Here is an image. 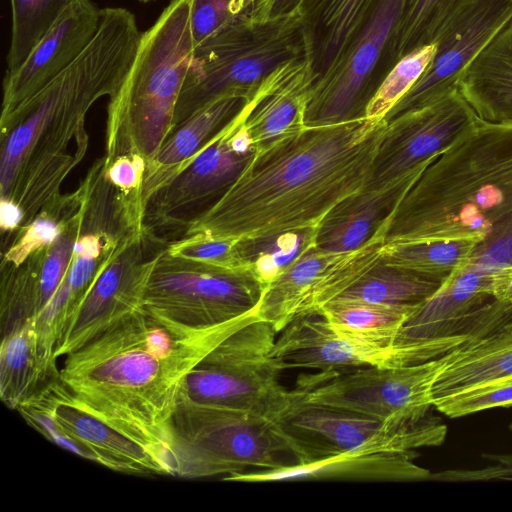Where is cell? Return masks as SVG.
I'll return each instance as SVG.
<instances>
[{"instance_id":"6da1fadb","label":"cell","mask_w":512,"mask_h":512,"mask_svg":"<svg viewBox=\"0 0 512 512\" xmlns=\"http://www.w3.org/2000/svg\"><path fill=\"white\" fill-rule=\"evenodd\" d=\"M239 327H190L136 307L65 355V398L177 476L173 415L183 378Z\"/></svg>"},{"instance_id":"7a4b0ae2","label":"cell","mask_w":512,"mask_h":512,"mask_svg":"<svg viewBox=\"0 0 512 512\" xmlns=\"http://www.w3.org/2000/svg\"><path fill=\"white\" fill-rule=\"evenodd\" d=\"M386 125L363 117L276 139L255 152L193 232L266 241L314 230L334 206L366 186Z\"/></svg>"},{"instance_id":"3957f363","label":"cell","mask_w":512,"mask_h":512,"mask_svg":"<svg viewBox=\"0 0 512 512\" xmlns=\"http://www.w3.org/2000/svg\"><path fill=\"white\" fill-rule=\"evenodd\" d=\"M471 239L468 266L512 273V122L479 118L434 157L392 215L385 244Z\"/></svg>"},{"instance_id":"277c9868","label":"cell","mask_w":512,"mask_h":512,"mask_svg":"<svg viewBox=\"0 0 512 512\" xmlns=\"http://www.w3.org/2000/svg\"><path fill=\"white\" fill-rule=\"evenodd\" d=\"M305 57L310 59L309 44L300 13L231 24L194 47L174 125L224 96L249 101L272 72Z\"/></svg>"},{"instance_id":"5b68a950","label":"cell","mask_w":512,"mask_h":512,"mask_svg":"<svg viewBox=\"0 0 512 512\" xmlns=\"http://www.w3.org/2000/svg\"><path fill=\"white\" fill-rule=\"evenodd\" d=\"M191 0H171L155 23L142 32L122 84L111 96L113 125L138 128L143 152L154 153L174 126L176 105L195 47Z\"/></svg>"},{"instance_id":"8992f818","label":"cell","mask_w":512,"mask_h":512,"mask_svg":"<svg viewBox=\"0 0 512 512\" xmlns=\"http://www.w3.org/2000/svg\"><path fill=\"white\" fill-rule=\"evenodd\" d=\"M277 332L255 314L182 380L178 398L245 410L276 422L296 400L279 382L272 348Z\"/></svg>"},{"instance_id":"52a82bcc","label":"cell","mask_w":512,"mask_h":512,"mask_svg":"<svg viewBox=\"0 0 512 512\" xmlns=\"http://www.w3.org/2000/svg\"><path fill=\"white\" fill-rule=\"evenodd\" d=\"M177 477L273 469L289 452L271 420L245 410L178 398L173 415Z\"/></svg>"},{"instance_id":"ba28073f","label":"cell","mask_w":512,"mask_h":512,"mask_svg":"<svg viewBox=\"0 0 512 512\" xmlns=\"http://www.w3.org/2000/svg\"><path fill=\"white\" fill-rule=\"evenodd\" d=\"M495 277L466 266L406 318L387 366L439 358L512 319V306L494 294Z\"/></svg>"},{"instance_id":"9c48e42d","label":"cell","mask_w":512,"mask_h":512,"mask_svg":"<svg viewBox=\"0 0 512 512\" xmlns=\"http://www.w3.org/2000/svg\"><path fill=\"white\" fill-rule=\"evenodd\" d=\"M275 425L297 463L343 453H414L418 448L441 445L447 435L441 419L402 425L343 408L304 403L297 393Z\"/></svg>"},{"instance_id":"30bf717a","label":"cell","mask_w":512,"mask_h":512,"mask_svg":"<svg viewBox=\"0 0 512 512\" xmlns=\"http://www.w3.org/2000/svg\"><path fill=\"white\" fill-rule=\"evenodd\" d=\"M445 355L406 366H364L350 372H319L303 378L295 391L301 402L347 409L387 422L421 425L433 415L431 386Z\"/></svg>"},{"instance_id":"8fae6325","label":"cell","mask_w":512,"mask_h":512,"mask_svg":"<svg viewBox=\"0 0 512 512\" xmlns=\"http://www.w3.org/2000/svg\"><path fill=\"white\" fill-rule=\"evenodd\" d=\"M267 285L255 262L225 267L189 261L186 269L143 273L142 304L174 322L208 327L256 310Z\"/></svg>"},{"instance_id":"7c38bea8","label":"cell","mask_w":512,"mask_h":512,"mask_svg":"<svg viewBox=\"0 0 512 512\" xmlns=\"http://www.w3.org/2000/svg\"><path fill=\"white\" fill-rule=\"evenodd\" d=\"M408 0H376L357 36L336 65L315 82L305 126H325L365 117L383 80L381 68Z\"/></svg>"},{"instance_id":"4fadbf2b","label":"cell","mask_w":512,"mask_h":512,"mask_svg":"<svg viewBox=\"0 0 512 512\" xmlns=\"http://www.w3.org/2000/svg\"><path fill=\"white\" fill-rule=\"evenodd\" d=\"M385 230L362 247L331 252L309 246L266 286L256 314L280 333L295 319L319 313L361 278L381 257Z\"/></svg>"},{"instance_id":"5bb4252c","label":"cell","mask_w":512,"mask_h":512,"mask_svg":"<svg viewBox=\"0 0 512 512\" xmlns=\"http://www.w3.org/2000/svg\"><path fill=\"white\" fill-rule=\"evenodd\" d=\"M477 119L454 89L387 122L365 187L380 188L421 174L434 157Z\"/></svg>"},{"instance_id":"9a60e30c","label":"cell","mask_w":512,"mask_h":512,"mask_svg":"<svg viewBox=\"0 0 512 512\" xmlns=\"http://www.w3.org/2000/svg\"><path fill=\"white\" fill-rule=\"evenodd\" d=\"M512 18V0H460L444 23L431 63L385 116L389 122L456 89L463 69Z\"/></svg>"},{"instance_id":"2e32d148","label":"cell","mask_w":512,"mask_h":512,"mask_svg":"<svg viewBox=\"0 0 512 512\" xmlns=\"http://www.w3.org/2000/svg\"><path fill=\"white\" fill-rule=\"evenodd\" d=\"M101 9L71 0L22 65L4 78L3 117L69 67L95 37Z\"/></svg>"},{"instance_id":"e0dca14e","label":"cell","mask_w":512,"mask_h":512,"mask_svg":"<svg viewBox=\"0 0 512 512\" xmlns=\"http://www.w3.org/2000/svg\"><path fill=\"white\" fill-rule=\"evenodd\" d=\"M29 398L49 408L56 424L79 447L82 457L119 472L167 475L140 445L71 404L64 396L59 376Z\"/></svg>"},{"instance_id":"ac0fdd59","label":"cell","mask_w":512,"mask_h":512,"mask_svg":"<svg viewBox=\"0 0 512 512\" xmlns=\"http://www.w3.org/2000/svg\"><path fill=\"white\" fill-rule=\"evenodd\" d=\"M315 76L308 57L272 72L244 109V127L256 151L303 129Z\"/></svg>"},{"instance_id":"d6986e66","label":"cell","mask_w":512,"mask_h":512,"mask_svg":"<svg viewBox=\"0 0 512 512\" xmlns=\"http://www.w3.org/2000/svg\"><path fill=\"white\" fill-rule=\"evenodd\" d=\"M272 357L280 370L306 368L320 372L347 367L386 366L388 353L339 334L320 313L289 323L275 340Z\"/></svg>"},{"instance_id":"ffe728a7","label":"cell","mask_w":512,"mask_h":512,"mask_svg":"<svg viewBox=\"0 0 512 512\" xmlns=\"http://www.w3.org/2000/svg\"><path fill=\"white\" fill-rule=\"evenodd\" d=\"M416 453H343L318 460L282 465L273 469L239 472L227 481L263 483L299 480L422 481L428 469L414 463Z\"/></svg>"},{"instance_id":"44dd1931","label":"cell","mask_w":512,"mask_h":512,"mask_svg":"<svg viewBox=\"0 0 512 512\" xmlns=\"http://www.w3.org/2000/svg\"><path fill=\"white\" fill-rule=\"evenodd\" d=\"M419 175H409L380 188H363L334 206L312 230V246L331 252L362 247L381 230Z\"/></svg>"},{"instance_id":"7402d4cb","label":"cell","mask_w":512,"mask_h":512,"mask_svg":"<svg viewBox=\"0 0 512 512\" xmlns=\"http://www.w3.org/2000/svg\"><path fill=\"white\" fill-rule=\"evenodd\" d=\"M244 109L179 170L172 186L178 205L225 192L254 156L256 149L244 127Z\"/></svg>"},{"instance_id":"603a6c76","label":"cell","mask_w":512,"mask_h":512,"mask_svg":"<svg viewBox=\"0 0 512 512\" xmlns=\"http://www.w3.org/2000/svg\"><path fill=\"white\" fill-rule=\"evenodd\" d=\"M456 89L480 120L512 122V18L463 69Z\"/></svg>"},{"instance_id":"cb8c5ba5","label":"cell","mask_w":512,"mask_h":512,"mask_svg":"<svg viewBox=\"0 0 512 512\" xmlns=\"http://www.w3.org/2000/svg\"><path fill=\"white\" fill-rule=\"evenodd\" d=\"M430 397L437 399L512 376V319L490 333L445 354Z\"/></svg>"},{"instance_id":"d4e9b609","label":"cell","mask_w":512,"mask_h":512,"mask_svg":"<svg viewBox=\"0 0 512 512\" xmlns=\"http://www.w3.org/2000/svg\"><path fill=\"white\" fill-rule=\"evenodd\" d=\"M375 1L303 0L299 13L306 29L315 82L343 56Z\"/></svg>"},{"instance_id":"484cf974","label":"cell","mask_w":512,"mask_h":512,"mask_svg":"<svg viewBox=\"0 0 512 512\" xmlns=\"http://www.w3.org/2000/svg\"><path fill=\"white\" fill-rule=\"evenodd\" d=\"M417 306H392L338 297L319 313L342 336L386 351L389 357L400 328Z\"/></svg>"},{"instance_id":"4316f807","label":"cell","mask_w":512,"mask_h":512,"mask_svg":"<svg viewBox=\"0 0 512 512\" xmlns=\"http://www.w3.org/2000/svg\"><path fill=\"white\" fill-rule=\"evenodd\" d=\"M0 352V396L6 406H17L59 374L48 372L40 359L32 321L2 333Z\"/></svg>"},{"instance_id":"83f0119b","label":"cell","mask_w":512,"mask_h":512,"mask_svg":"<svg viewBox=\"0 0 512 512\" xmlns=\"http://www.w3.org/2000/svg\"><path fill=\"white\" fill-rule=\"evenodd\" d=\"M443 283L387 263L380 257L338 297L392 306H416L433 295Z\"/></svg>"},{"instance_id":"f1b7e54d","label":"cell","mask_w":512,"mask_h":512,"mask_svg":"<svg viewBox=\"0 0 512 512\" xmlns=\"http://www.w3.org/2000/svg\"><path fill=\"white\" fill-rule=\"evenodd\" d=\"M247 103L248 99L242 96H224L193 113L183 121L181 129L160 148L157 164L181 167L231 123Z\"/></svg>"},{"instance_id":"f546056e","label":"cell","mask_w":512,"mask_h":512,"mask_svg":"<svg viewBox=\"0 0 512 512\" xmlns=\"http://www.w3.org/2000/svg\"><path fill=\"white\" fill-rule=\"evenodd\" d=\"M476 245L471 239L386 243L381 258L387 263L445 282L470 263Z\"/></svg>"},{"instance_id":"4dcf8cb0","label":"cell","mask_w":512,"mask_h":512,"mask_svg":"<svg viewBox=\"0 0 512 512\" xmlns=\"http://www.w3.org/2000/svg\"><path fill=\"white\" fill-rule=\"evenodd\" d=\"M460 0H408L382 64V77L411 51L435 43Z\"/></svg>"},{"instance_id":"1f68e13d","label":"cell","mask_w":512,"mask_h":512,"mask_svg":"<svg viewBox=\"0 0 512 512\" xmlns=\"http://www.w3.org/2000/svg\"><path fill=\"white\" fill-rule=\"evenodd\" d=\"M71 0H11V43L6 73L17 70Z\"/></svg>"},{"instance_id":"d6a6232c","label":"cell","mask_w":512,"mask_h":512,"mask_svg":"<svg viewBox=\"0 0 512 512\" xmlns=\"http://www.w3.org/2000/svg\"><path fill=\"white\" fill-rule=\"evenodd\" d=\"M436 43L419 47L402 57L386 74L371 97L365 117L384 119L393 106L413 87L431 63Z\"/></svg>"},{"instance_id":"836d02e7","label":"cell","mask_w":512,"mask_h":512,"mask_svg":"<svg viewBox=\"0 0 512 512\" xmlns=\"http://www.w3.org/2000/svg\"><path fill=\"white\" fill-rule=\"evenodd\" d=\"M434 408L450 418L476 412L512 406V376L477 385L467 390L437 399Z\"/></svg>"},{"instance_id":"e575fe53","label":"cell","mask_w":512,"mask_h":512,"mask_svg":"<svg viewBox=\"0 0 512 512\" xmlns=\"http://www.w3.org/2000/svg\"><path fill=\"white\" fill-rule=\"evenodd\" d=\"M171 253L188 261L225 267H241L254 263L247 253L245 241L202 235H195L175 245Z\"/></svg>"},{"instance_id":"d590c367","label":"cell","mask_w":512,"mask_h":512,"mask_svg":"<svg viewBox=\"0 0 512 512\" xmlns=\"http://www.w3.org/2000/svg\"><path fill=\"white\" fill-rule=\"evenodd\" d=\"M244 19L253 20L245 0H191L190 21L195 46Z\"/></svg>"},{"instance_id":"8d00e7d4","label":"cell","mask_w":512,"mask_h":512,"mask_svg":"<svg viewBox=\"0 0 512 512\" xmlns=\"http://www.w3.org/2000/svg\"><path fill=\"white\" fill-rule=\"evenodd\" d=\"M58 234L59 228L53 221L47 219L36 220L28 229L21 243L11 251V254L19 260L32 249L52 243Z\"/></svg>"},{"instance_id":"74e56055","label":"cell","mask_w":512,"mask_h":512,"mask_svg":"<svg viewBox=\"0 0 512 512\" xmlns=\"http://www.w3.org/2000/svg\"><path fill=\"white\" fill-rule=\"evenodd\" d=\"M143 168L142 160L136 158L134 161L122 158L116 161L110 171L111 180L122 188L134 187L138 181L139 173Z\"/></svg>"},{"instance_id":"f35d334b","label":"cell","mask_w":512,"mask_h":512,"mask_svg":"<svg viewBox=\"0 0 512 512\" xmlns=\"http://www.w3.org/2000/svg\"><path fill=\"white\" fill-rule=\"evenodd\" d=\"M22 213L19 207L8 199H2L0 204V221L4 229L15 228L20 222Z\"/></svg>"},{"instance_id":"ab89813d","label":"cell","mask_w":512,"mask_h":512,"mask_svg":"<svg viewBox=\"0 0 512 512\" xmlns=\"http://www.w3.org/2000/svg\"><path fill=\"white\" fill-rule=\"evenodd\" d=\"M73 251L77 256L95 259L100 253L99 239L93 235L83 236L73 244Z\"/></svg>"},{"instance_id":"60d3db41","label":"cell","mask_w":512,"mask_h":512,"mask_svg":"<svg viewBox=\"0 0 512 512\" xmlns=\"http://www.w3.org/2000/svg\"><path fill=\"white\" fill-rule=\"evenodd\" d=\"M303 0H274L268 18L289 16L299 13Z\"/></svg>"},{"instance_id":"b9f144b4","label":"cell","mask_w":512,"mask_h":512,"mask_svg":"<svg viewBox=\"0 0 512 512\" xmlns=\"http://www.w3.org/2000/svg\"><path fill=\"white\" fill-rule=\"evenodd\" d=\"M254 21L268 19V14L274 0H245Z\"/></svg>"},{"instance_id":"7bdbcfd3","label":"cell","mask_w":512,"mask_h":512,"mask_svg":"<svg viewBox=\"0 0 512 512\" xmlns=\"http://www.w3.org/2000/svg\"><path fill=\"white\" fill-rule=\"evenodd\" d=\"M140 2H144V3H147V2H150V1H154V0H139Z\"/></svg>"},{"instance_id":"ee69618b","label":"cell","mask_w":512,"mask_h":512,"mask_svg":"<svg viewBox=\"0 0 512 512\" xmlns=\"http://www.w3.org/2000/svg\"><path fill=\"white\" fill-rule=\"evenodd\" d=\"M509 429L512 431V423L509 425Z\"/></svg>"}]
</instances>
